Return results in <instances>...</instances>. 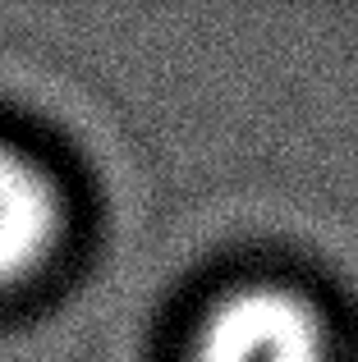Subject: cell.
Listing matches in <instances>:
<instances>
[{
	"mask_svg": "<svg viewBox=\"0 0 358 362\" xmlns=\"http://www.w3.org/2000/svg\"><path fill=\"white\" fill-rule=\"evenodd\" d=\"M60 239V188L37 156L0 142V284L28 275Z\"/></svg>",
	"mask_w": 358,
	"mask_h": 362,
	"instance_id": "2",
	"label": "cell"
},
{
	"mask_svg": "<svg viewBox=\"0 0 358 362\" xmlns=\"http://www.w3.org/2000/svg\"><path fill=\"white\" fill-rule=\"evenodd\" d=\"M188 362H331V330L299 289L248 284L202 317Z\"/></svg>",
	"mask_w": 358,
	"mask_h": 362,
	"instance_id": "1",
	"label": "cell"
}]
</instances>
